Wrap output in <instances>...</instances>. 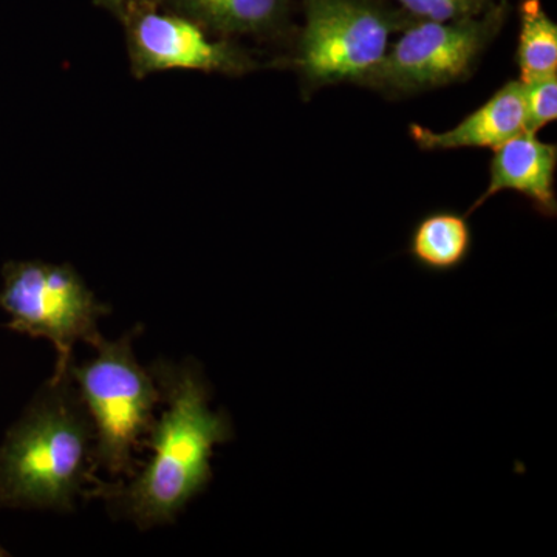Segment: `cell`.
Returning a JSON list of instances; mask_svg holds the SVG:
<instances>
[{"label":"cell","mask_w":557,"mask_h":557,"mask_svg":"<svg viewBox=\"0 0 557 557\" xmlns=\"http://www.w3.org/2000/svg\"><path fill=\"white\" fill-rule=\"evenodd\" d=\"M149 370L166 409L143 440L141 448L152 450L148 463L127 480H100L86 494L106 502L112 516L131 520L139 530L174 523L214 478L215 446L234 437L228 413L209 409L211 386L199 362L160 358Z\"/></svg>","instance_id":"1"},{"label":"cell","mask_w":557,"mask_h":557,"mask_svg":"<svg viewBox=\"0 0 557 557\" xmlns=\"http://www.w3.org/2000/svg\"><path fill=\"white\" fill-rule=\"evenodd\" d=\"M94 449V423L72 376H51L0 446V507L73 511L100 482Z\"/></svg>","instance_id":"2"},{"label":"cell","mask_w":557,"mask_h":557,"mask_svg":"<svg viewBox=\"0 0 557 557\" xmlns=\"http://www.w3.org/2000/svg\"><path fill=\"white\" fill-rule=\"evenodd\" d=\"M137 325L120 339L95 343L97 355L81 366L70 364L69 373L78 388L95 428V467L116 480L137 472L135 450L156 421L157 406L163 401L159 384L149 369L141 368L134 354Z\"/></svg>","instance_id":"3"},{"label":"cell","mask_w":557,"mask_h":557,"mask_svg":"<svg viewBox=\"0 0 557 557\" xmlns=\"http://www.w3.org/2000/svg\"><path fill=\"white\" fill-rule=\"evenodd\" d=\"M2 274L0 309L10 314L7 327L49 339L58 354L53 375H64L73 362L75 344L83 341L94 347L101 338L98 322L112 310L67 263L9 262Z\"/></svg>","instance_id":"4"},{"label":"cell","mask_w":557,"mask_h":557,"mask_svg":"<svg viewBox=\"0 0 557 557\" xmlns=\"http://www.w3.org/2000/svg\"><path fill=\"white\" fill-rule=\"evenodd\" d=\"M405 24L379 0H304L300 72L313 86L364 81L386 57L392 33Z\"/></svg>","instance_id":"5"},{"label":"cell","mask_w":557,"mask_h":557,"mask_svg":"<svg viewBox=\"0 0 557 557\" xmlns=\"http://www.w3.org/2000/svg\"><path fill=\"white\" fill-rule=\"evenodd\" d=\"M505 17L507 5L500 3L463 20L416 21L366 76L364 83L406 94L463 79L496 38Z\"/></svg>","instance_id":"6"},{"label":"cell","mask_w":557,"mask_h":557,"mask_svg":"<svg viewBox=\"0 0 557 557\" xmlns=\"http://www.w3.org/2000/svg\"><path fill=\"white\" fill-rule=\"evenodd\" d=\"M119 20L126 32L132 73L138 79L171 70L242 75L255 69L256 62L236 46L212 39L197 22L156 0L131 3Z\"/></svg>","instance_id":"7"},{"label":"cell","mask_w":557,"mask_h":557,"mask_svg":"<svg viewBox=\"0 0 557 557\" xmlns=\"http://www.w3.org/2000/svg\"><path fill=\"white\" fill-rule=\"evenodd\" d=\"M556 168L557 146L542 141L537 134L522 132L494 149L490 183L482 197L469 209V214L496 194L511 190L530 200L539 214L555 218Z\"/></svg>","instance_id":"8"},{"label":"cell","mask_w":557,"mask_h":557,"mask_svg":"<svg viewBox=\"0 0 557 557\" xmlns=\"http://www.w3.org/2000/svg\"><path fill=\"white\" fill-rule=\"evenodd\" d=\"M522 132H525V100L520 79L509 81L453 129L435 132L420 124L409 127L418 148L429 152L467 148L494 150Z\"/></svg>","instance_id":"9"},{"label":"cell","mask_w":557,"mask_h":557,"mask_svg":"<svg viewBox=\"0 0 557 557\" xmlns=\"http://www.w3.org/2000/svg\"><path fill=\"white\" fill-rule=\"evenodd\" d=\"M211 35L270 36L287 24L292 0H156Z\"/></svg>","instance_id":"10"},{"label":"cell","mask_w":557,"mask_h":557,"mask_svg":"<svg viewBox=\"0 0 557 557\" xmlns=\"http://www.w3.org/2000/svg\"><path fill=\"white\" fill-rule=\"evenodd\" d=\"M471 248L472 230L467 215L437 211L413 226L408 251L421 269L449 273L467 262Z\"/></svg>","instance_id":"11"},{"label":"cell","mask_w":557,"mask_h":557,"mask_svg":"<svg viewBox=\"0 0 557 557\" xmlns=\"http://www.w3.org/2000/svg\"><path fill=\"white\" fill-rule=\"evenodd\" d=\"M520 32L518 64L520 81L557 75V25L541 0H522L519 7Z\"/></svg>","instance_id":"12"},{"label":"cell","mask_w":557,"mask_h":557,"mask_svg":"<svg viewBox=\"0 0 557 557\" xmlns=\"http://www.w3.org/2000/svg\"><path fill=\"white\" fill-rule=\"evenodd\" d=\"M416 21L448 22L485 13L493 0H394Z\"/></svg>","instance_id":"13"},{"label":"cell","mask_w":557,"mask_h":557,"mask_svg":"<svg viewBox=\"0 0 557 557\" xmlns=\"http://www.w3.org/2000/svg\"><path fill=\"white\" fill-rule=\"evenodd\" d=\"M522 84L525 132L537 134L557 119V75Z\"/></svg>","instance_id":"14"},{"label":"cell","mask_w":557,"mask_h":557,"mask_svg":"<svg viewBox=\"0 0 557 557\" xmlns=\"http://www.w3.org/2000/svg\"><path fill=\"white\" fill-rule=\"evenodd\" d=\"M95 5L100 7L102 10H108L109 13L115 14L116 17L129 7L131 3L141 2V0H94Z\"/></svg>","instance_id":"15"},{"label":"cell","mask_w":557,"mask_h":557,"mask_svg":"<svg viewBox=\"0 0 557 557\" xmlns=\"http://www.w3.org/2000/svg\"><path fill=\"white\" fill-rule=\"evenodd\" d=\"M2 555H5V553H3V549L0 548V556H2Z\"/></svg>","instance_id":"16"}]
</instances>
